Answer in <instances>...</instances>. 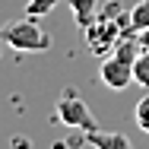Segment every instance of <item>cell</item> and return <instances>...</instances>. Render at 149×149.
I'll return each instance as SVG.
<instances>
[{"label":"cell","instance_id":"6da1fadb","mask_svg":"<svg viewBox=\"0 0 149 149\" xmlns=\"http://www.w3.org/2000/svg\"><path fill=\"white\" fill-rule=\"evenodd\" d=\"M0 41L10 45L13 51H26V54L51 51V45H54L51 32H45L38 26V19H32V16H22V19H16V22L0 26Z\"/></svg>","mask_w":149,"mask_h":149},{"label":"cell","instance_id":"7a4b0ae2","mask_svg":"<svg viewBox=\"0 0 149 149\" xmlns=\"http://www.w3.org/2000/svg\"><path fill=\"white\" fill-rule=\"evenodd\" d=\"M54 114L63 127H70V130H83V133H92V130H98V124L92 118L89 105L79 98V95H73V92L67 89L63 95L57 98V105H54Z\"/></svg>","mask_w":149,"mask_h":149},{"label":"cell","instance_id":"3957f363","mask_svg":"<svg viewBox=\"0 0 149 149\" xmlns=\"http://www.w3.org/2000/svg\"><path fill=\"white\" fill-rule=\"evenodd\" d=\"M98 79L108 86V89H127L130 83H133V63L130 60H124L118 57V54H111V57H105L102 60V67H98Z\"/></svg>","mask_w":149,"mask_h":149},{"label":"cell","instance_id":"277c9868","mask_svg":"<svg viewBox=\"0 0 149 149\" xmlns=\"http://www.w3.org/2000/svg\"><path fill=\"white\" fill-rule=\"evenodd\" d=\"M86 143L92 149H133V143L114 130H92V133H86Z\"/></svg>","mask_w":149,"mask_h":149},{"label":"cell","instance_id":"5b68a950","mask_svg":"<svg viewBox=\"0 0 149 149\" xmlns=\"http://www.w3.org/2000/svg\"><path fill=\"white\" fill-rule=\"evenodd\" d=\"M70 10H73V22L79 29H89L98 19V0H70Z\"/></svg>","mask_w":149,"mask_h":149},{"label":"cell","instance_id":"8992f818","mask_svg":"<svg viewBox=\"0 0 149 149\" xmlns=\"http://www.w3.org/2000/svg\"><path fill=\"white\" fill-rule=\"evenodd\" d=\"M127 26H130V32H136V35L149 29V0H140V3L130 6V13H127Z\"/></svg>","mask_w":149,"mask_h":149},{"label":"cell","instance_id":"52a82bcc","mask_svg":"<svg viewBox=\"0 0 149 149\" xmlns=\"http://www.w3.org/2000/svg\"><path fill=\"white\" fill-rule=\"evenodd\" d=\"M133 83L143 86V89H149V48H143L140 57L133 60Z\"/></svg>","mask_w":149,"mask_h":149},{"label":"cell","instance_id":"ba28073f","mask_svg":"<svg viewBox=\"0 0 149 149\" xmlns=\"http://www.w3.org/2000/svg\"><path fill=\"white\" fill-rule=\"evenodd\" d=\"M60 0H29L26 3V16H32V19H41V16H48L54 6H57Z\"/></svg>","mask_w":149,"mask_h":149},{"label":"cell","instance_id":"9c48e42d","mask_svg":"<svg viewBox=\"0 0 149 149\" xmlns=\"http://www.w3.org/2000/svg\"><path fill=\"white\" fill-rule=\"evenodd\" d=\"M133 120H136V127L143 130V133H149V92L136 102V111H133Z\"/></svg>","mask_w":149,"mask_h":149},{"label":"cell","instance_id":"30bf717a","mask_svg":"<svg viewBox=\"0 0 149 149\" xmlns=\"http://www.w3.org/2000/svg\"><path fill=\"white\" fill-rule=\"evenodd\" d=\"M140 45H143V48H149V29L140 32Z\"/></svg>","mask_w":149,"mask_h":149}]
</instances>
